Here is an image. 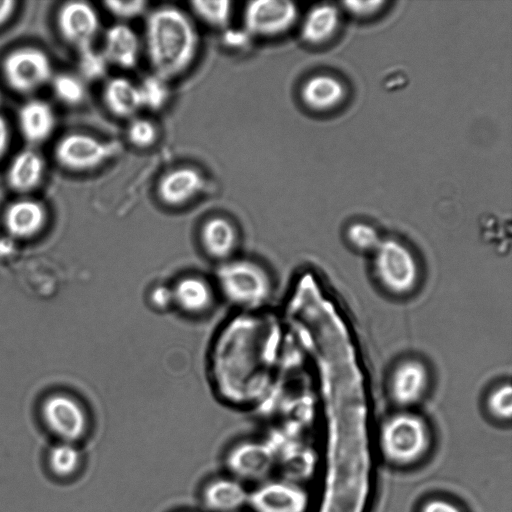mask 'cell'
Returning <instances> with one entry per match:
<instances>
[{"label":"cell","instance_id":"1","mask_svg":"<svg viewBox=\"0 0 512 512\" xmlns=\"http://www.w3.org/2000/svg\"><path fill=\"white\" fill-rule=\"evenodd\" d=\"M142 45L152 72L163 79L183 74L194 62L199 36L189 15L174 5H160L145 15Z\"/></svg>","mask_w":512,"mask_h":512},{"label":"cell","instance_id":"2","mask_svg":"<svg viewBox=\"0 0 512 512\" xmlns=\"http://www.w3.org/2000/svg\"><path fill=\"white\" fill-rule=\"evenodd\" d=\"M380 445L390 463L399 466L413 464L421 459L429 448L428 427L416 414H394L381 427Z\"/></svg>","mask_w":512,"mask_h":512},{"label":"cell","instance_id":"3","mask_svg":"<svg viewBox=\"0 0 512 512\" xmlns=\"http://www.w3.org/2000/svg\"><path fill=\"white\" fill-rule=\"evenodd\" d=\"M220 288L233 304L244 307L262 305L270 296L271 281L267 272L249 260H233L217 273Z\"/></svg>","mask_w":512,"mask_h":512},{"label":"cell","instance_id":"4","mask_svg":"<svg viewBox=\"0 0 512 512\" xmlns=\"http://www.w3.org/2000/svg\"><path fill=\"white\" fill-rule=\"evenodd\" d=\"M374 253L375 273L387 291L395 295H405L414 290L419 269L409 248L395 239H385Z\"/></svg>","mask_w":512,"mask_h":512},{"label":"cell","instance_id":"5","mask_svg":"<svg viewBox=\"0 0 512 512\" xmlns=\"http://www.w3.org/2000/svg\"><path fill=\"white\" fill-rule=\"evenodd\" d=\"M1 68L7 85L20 94L39 90L54 76L49 56L43 50L30 46L9 52Z\"/></svg>","mask_w":512,"mask_h":512},{"label":"cell","instance_id":"6","mask_svg":"<svg viewBox=\"0 0 512 512\" xmlns=\"http://www.w3.org/2000/svg\"><path fill=\"white\" fill-rule=\"evenodd\" d=\"M119 144L105 141L86 133L64 135L56 144V161L65 169L85 172L96 169L119 152Z\"/></svg>","mask_w":512,"mask_h":512},{"label":"cell","instance_id":"7","mask_svg":"<svg viewBox=\"0 0 512 512\" xmlns=\"http://www.w3.org/2000/svg\"><path fill=\"white\" fill-rule=\"evenodd\" d=\"M297 6L288 0H253L243 10V30L252 37H275L291 29Z\"/></svg>","mask_w":512,"mask_h":512},{"label":"cell","instance_id":"8","mask_svg":"<svg viewBox=\"0 0 512 512\" xmlns=\"http://www.w3.org/2000/svg\"><path fill=\"white\" fill-rule=\"evenodd\" d=\"M57 27L63 39L80 50L93 46L100 30V19L90 3L69 1L58 10Z\"/></svg>","mask_w":512,"mask_h":512},{"label":"cell","instance_id":"9","mask_svg":"<svg viewBox=\"0 0 512 512\" xmlns=\"http://www.w3.org/2000/svg\"><path fill=\"white\" fill-rule=\"evenodd\" d=\"M276 457L269 443L247 441L228 452L226 466L239 479L258 481L268 476Z\"/></svg>","mask_w":512,"mask_h":512},{"label":"cell","instance_id":"10","mask_svg":"<svg viewBox=\"0 0 512 512\" xmlns=\"http://www.w3.org/2000/svg\"><path fill=\"white\" fill-rule=\"evenodd\" d=\"M42 414L48 428L62 442L72 443L86 432L87 418L84 410L67 396L55 395L48 398L43 404Z\"/></svg>","mask_w":512,"mask_h":512},{"label":"cell","instance_id":"11","mask_svg":"<svg viewBox=\"0 0 512 512\" xmlns=\"http://www.w3.org/2000/svg\"><path fill=\"white\" fill-rule=\"evenodd\" d=\"M248 504L255 512H305L308 496L289 481H269L249 493Z\"/></svg>","mask_w":512,"mask_h":512},{"label":"cell","instance_id":"12","mask_svg":"<svg viewBox=\"0 0 512 512\" xmlns=\"http://www.w3.org/2000/svg\"><path fill=\"white\" fill-rule=\"evenodd\" d=\"M205 186L204 175L194 167L182 166L169 170L159 179L157 196L169 207H180L194 199Z\"/></svg>","mask_w":512,"mask_h":512},{"label":"cell","instance_id":"13","mask_svg":"<svg viewBox=\"0 0 512 512\" xmlns=\"http://www.w3.org/2000/svg\"><path fill=\"white\" fill-rule=\"evenodd\" d=\"M429 384V373L419 360L408 359L397 365L390 380V393L395 403L409 406L418 402Z\"/></svg>","mask_w":512,"mask_h":512},{"label":"cell","instance_id":"14","mask_svg":"<svg viewBox=\"0 0 512 512\" xmlns=\"http://www.w3.org/2000/svg\"><path fill=\"white\" fill-rule=\"evenodd\" d=\"M142 43L127 23L117 22L104 34L102 53L110 65L131 69L138 63Z\"/></svg>","mask_w":512,"mask_h":512},{"label":"cell","instance_id":"15","mask_svg":"<svg viewBox=\"0 0 512 512\" xmlns=\"http://www.w3.org/2000/svg\"><path fill=\"white\" fill-rule=\"evenodd\" d=\"M18 127L29 144H40L55 130L56 115L52 106L42 99H30L18 111Z\"/></svg>","mask_w":512,"mask_h":512},{"label":"cell","instance_id":"16","mask_svg":"<svg viewBox=\"0 0 512 512\" xmlns=\"http://www.w3.org/2000/svg\"><path fill=\"white\" fill-rule=\"evenodd\" d=\"M346 96L343 82L330 74H316L307 79L300 90L304 105L316 112H327L338 107Z\"/></svg>","mask_w":512,"mask_h":512},{"label":"cell","instance_id":"17","mask_svg":"<svg viewBox=\"0 0 512 512\" xmlns=\"http://www.w3.org/2000/svg\"><path fill=\"white\" fill-rule=\"evenodd\" d=\"M44 172L42 155L32 148H26L11 160L6 174L7 184L16 192H30L41 183Z\"/></svg>","mask_w":512,"mask_h":512},{"label":"cell","instance_id":"18","mask_svg":"<svg viewBox=\"0 0 512 512\" xmlns=\"http://www.w3.org/2000/svg\"><path fill=\"white\" fill-rule=\"evenodd\" d=\"M102 99L107 110L118 118L130 120L142 109L137 84L123 76L105 82Z\"/></svg>","mask_w":512,"mask_h":512},{"label":"cell","instance_id":"19","mask_svg":"<svg viewBox=\"0 0 512 512\" xmlns=\"http://www.w3.org/2000/svg\"><path fill=\"white\" fill-rule=\"evenodd\" d=\"M46 211L44 206L34 199H19L5 210L4 223L8 232L19 238L35 235L44 226Z\"/></svg>","mask_w":512,"mask_h":512},{"label":"cell","instance_id":"20","mask_svg":"<svg viewBox=\"0 0 512 512\" xmlns=\"http://www.w3.org/2000/svg\"><path fill=\"white\" fill-rule=\"evenodd\" d=\"M248 497L243 485L229 478L213 480L202 493L204 507L210 512H236L248 504Z\"/></svg>","mask_w":512,"mask_h":512},{"label":"cell","instance_id":"21","mask_svg":"<svg viewBox=\"0 0 512 512\" xmlns=\"http://www.w3.org/2000/svg\"><path fill=\"white\" fill-rule=\"evenodd\" d=\"M201 243L205 251L216 259H225L235 250L237 232L233 224L221 216L211 217L201 228Z\"/></svg>","mask_w":512,"mask_h":512},{"label":"cell","instance_id":"22","mask_svg":"<svg viewBox=\"0 0 512 512\" xmlns=\"http://www.w3.org/2000/svg\"><path fill=\"white\" fill-rule=\"evenodd\" d=\"M172 301L184 312L199 314L212 304L213 295L210 286L196 276L180 279L171 290Z\"/></svg>","mask_w":512,"mask_h":512},{"label":"cell","instance_id":"23","mask_svg":"<svg viewBox=\"0 0 512 512\" xmlns=\"http://www.w3.org/2000/svg\"><path fill=\"white\" fill-rule=\"evenodd\" d=\"M338 24V9L331 4H319L307 13L301 26V37L309 44H322L332 38Z\"/></svg>","mask_w":512,"mask_h":512},{"label":"cell","instance_id":"24","mask_svg":"<svg viewBox=\"0 0 512 512\" xmlns=\"http://www.w3.org/2000/svg\"><path fill=\"white\" fill-rule=\"evenodd\" d=\"M195 16L205 24L220 30L230 27L232 19V2L227 0H196L190 2Z\"/></svg>","mask_w":512,"mask_h":512},{"label":"cell","instance_id":"25","mask_svg":"<svg viewBox=\"0 0 512 512\" xmlns=\"http://www.w3.org/2000/svg\"><path fill=\"white\" fill-rule=\"evenodd\" d=\"M168 82L153 72L142 78L137 84L141 107L151 111L161 110L170 97Z\"/></svg>","mask_w":512,"mask_h":512},{"label":"cell","instance_id":"26","mask_svg":"<svg viewBox=\"0 0 512 512\" xmlns=\"http://www.w3.org/2000/svg\"><path fill=\"white\" fill-rule=\"evenodd\" d=\"M50 83L55 97L66 105H79L86 98L85 81L78 75L57 74Z\"/></svg>","mask_w":512,"mask_h":512},{"label":"cell","instance_id":"27","mask_svg":"<svg viewBox=\"0 0 512 512\" xmlns=\"http://www.w3.org/2000/svg\"><path fill=\"white\" fill-rule=\"evenodd\" d=\"M80 453L69 442H61L53 446L49 452V465L51 470L60 477L72 475L79 467Z\"/></svg>","mask_w":512,"mask_h":512},{"label":"cell","instance_id":"28","mask_svg":"<svg viewBox=\"0 0 512 512\" xmlns=\"http://www.w3.org/2000/svg\"><path fill=\"white\" fill-rule=\"evenodd\" d=\"M78 51L79 76L84 81H96L103 79L108 72L109 63L101 50L93 46L82 48Z\"/></svg>","mask_w":512,"mask_h":512},{"label":"cell","instance_id":"29","mask_svg":"<svg viewBox=\"0 0 512 512\" xmlns=\"http://www.w3.org/2000/svg\"><path fill=\"white\" fill-rule=\"evenodd\" d=\"M126 136L131 145L139 149L153 146L158 139V129L153 121L135 116L129 120Z\"/></svg>","mask_w":512,"mask_h":512},{"label":"cell","instance_id":"30","mask_svg":"<svg viewBox=\"0 0 512 512\" xmlns=\"http://www.w3.org/2000/svg\"><path fill=\"white\" fill-rule=\"evenodd\" d=\"M346 236L354 248L365 252H374L382 241L375 228L364 222L351 224Z\"/></svg>","mask_w":512,"mask_h":512},{"label":"cell","instance_id":"31","mask_svg":"<svg viewBox=\"0 0 512 512\" xmlns=\"http://www.w3.org/2000/svg\"><path fill=\"white\" fill-rule=\"evenodd\" d=\"M488 412L496 419L505 421L512 415V388L503 383L494 388L487 397Z\"/></svg>","mask_w":512,"mask_h":512},{"label":"cell","instance_id":"32","mask_svg":"<svg viewBox=\"0 0 512 512\" xmlns=\"http://www.w3.org/2000/svg\"><path fill=\"white\" fill-rule=\"evenodd\" d=\"M105 9L111 14L118 22L126 23V21L133 20L148 12L149 3L145 0H132V1H105L103 3Z\"/></svg>","mask_w":512,"mask_h":512},{"label":"cell","instance_id":"33","mask_svg":"<svg viewBox=\"0 0 512 512\" xmlns=\"http://www.w3.org/2000/svg\"><path fill=\"white\" fill-rule=\"evenodd\" d=\"M385 4L383 1H346L345 9L353 16L367 17L376 14Z\"/></svg>","mask_w":512,"mask_h":512},{"label":"cell","instance_id":"34","mask_svg":"<svg viewBox=\"0 0 512 512\" xmlns=\"http://www.w3.org/2000/svg\"><path fill=\"white\" fill-rule=\"evenodd\" d=\"M420 512H461L453 503L444 499H431L420 509Z\"/></svg>","mask_w":512,"mask_h":512},{"label":"cell","instance_id":"35","mask_svg":"<svg viewBox=\"0 0 512 512\" xmlns=\"http://www.w3.org/2000/svg\"><path fill=\"white\" fill-rule=\"evenodd\" d=\"M225 36L224 40L225 42L231 46L232 48H240L247 44L248 40L251 38L242 28V30H224Z\"/></svg>","mask_w":512,"mask_h":512},{"label":"cell","instance_id":"36","mask_svg":"<svg viewBox=\"0 0 512 512\" xmlns=\"http://www.w3.org/2000/svg\"><path fill=\"white\" fill-rule=\"evenodd\" d=\"M9 126L5 117L0 113V159L5 154L9 145Z\"/></svg>","mask_w":512,"mask_h":512},{"label":"cell","instance_id":"37","mask_svg":"<svg viewBox=\"0 0 512 512\" xmlns=\"http://www.w3.org/2000/svg\"><path fill=\"white\" fill-rule=\"evenodd\" d=\"M16 9V2L12 0H0V27L12 16Z\"/></svg>","mask_w":512,"mask_h":512},{"label":"cell","instance_id":"38","mask_svg":"<svg viewBox=\"0 0 512 512\" xmlns=\"http://www.w3.org/2000/svg\"><path fill=\"white\" fill-rule=\"evenodd\" d=\"M153 300L155 304L159 306H166L172 301V293L171 290H167L164 287H159V289L155 290L153 293Z\"/></svg>","mask_w":512,"mask_h":512}]
</instances>
